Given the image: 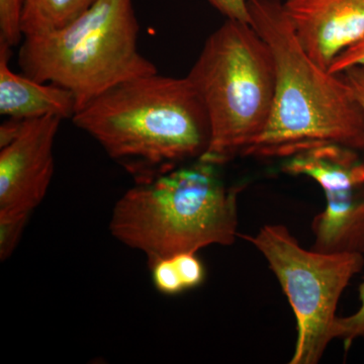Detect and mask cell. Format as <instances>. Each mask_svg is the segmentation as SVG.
<instances>
[{
	"instance_id": "6da1fadb",
	"label": "cell",
	"mask_w": 364,
	"mask_h": 364,
	"mask_svg": "<svg viewBox=\"0 0 364 364\" xmlns=\"http://www.w3.org/2000/svg\"><path fill=\"white\" fill-rule=\"evenodd\" d=\"M72 122L135 183L200 159L210 145L207 111L186 76L156 72L124 81L79 109Z\"/></svg>"
},
{
	"instance_id": "7a4b0ae2",
	"label": "cell",
	"mask_w": 364,
	"mask_h": 364,
	"mask_svg": "<svg viewBox=\"0 0 364 364\" xmlns=\"http://www.w3.org/2000/svg\"><path fill=\"white\" fill-rule=\"evenodd\" d=\"M251 25L269 46L277 83L265 130L242 156L289 158L335 144L364 151V109L343 75L305 51L280 0H249Z\"/></svg>"
},
{
	"instance_id": "3957f363",
	"label": "cell",
	"mask_w": 364,
	"mask_h": 364,
	"mask_svg": "<svg viewBox=\"0 0 364 364\" xmlns=\"http://www.w3.org/2000/svg\"><path fill=\"white\" fill-rule=\"evenodd\" d=\"M219 165L195 160L139 182L114 205L109 230L148 262L208 246L231 245L239 236L240 186L228 188Z\"/></svg>"
},
{
	"instance_id": "277c9868",
	"label": "cell",
	"mask_w": 364,
	"mask_h": 364,
	"mask_svg": "<svg viewBox=\"0 0 364 364\" xmlns=\"http://www.w3.org/2000/svg\"><path fill=\"white\" fill-rule=\"evenodd\" d=\"M133 0H97L68 25L21 43L23 73L74 95L76 112L124 81L156 73L138 47Z\"/></svg>"
},
{
	"instance_id": "5b68a950",
	"label": "cell",
	"mask_w": 364,
	"mask_h": 364,
	"mask_svg": "<svg viewBox=\"0 0 364 364\" xmlns=\"http://www.w3.org/2000/svg\"><path fill=\"white\" fill-rule=\"evenodd\" d=\"M186 77L210 127L200 159L222 166L243 154L267 128L277 71L272 50L251 23L226 20L205 41Z\"/></svg>"
},
{
	"instance_id": "8992f818",
	"label": "cell",
	"mask_w": 364,
	"mask_h": 364,
	"mask_svg": "<svg viewBox=\"0 0 364 364\" xmlns=\"http://www.w3.org/2000/svg\"><path fill=\"white\" fill-rule=\"evenodd\" d=\"M267 258L296 316L298 339L291 364H316L332 341L340 296L364 267V254L306 250L282 225L241 235Z\"/></svg>"
},
{
	"instance_id": "52a82bcc",
	"label": "cell",
	"mask_w": 364,
	"mask_h": 364,
	"mask_svg": "<svg viewBox=\"0 0 364 364\" xmlns=\"http://www.w3.org/2000/svg\"><path fill=\"white\" fill-rule=\"evenodd\" d=\"M58 117L26 119L11 142L0 148V219L31 217L47 195L55 171Z\"/></svg>"
},
{
	"instance_id": "ba28073f",
	"label": "cell",
	"mask_w": 364,
	"mask_h": 364,
	"mask_svg": "<svg viewBox=\"0 0 364 364\" xmlns=\"http://www.w3.org/2000/svg\"><path fill=\"white\" fill-rule=\"evenodd\" d=\"M284 6L299 43L322 68L364 36V0H287Z\"/></svg>"
},
{
	"instance_id": "9c48e42d",
	"label": "cell",
	"mask_w": 364,
	"mask_h": 364,
	"mask_svg": "<svg viewBox=\"0 0 364 364\" xmlns=\"http://www.w3.org/2000/svg\"><path fill=\"white\" fill-rule=\"evenodd\" d=\"M11 48L0 41V114L21 121L49 116L72 119L76 102L70 91L11 70Z\"/></svg>"
},
{
	"instance_id": "30bf717a",
	"label": "cell",
	"mask_w": 364,
	"mask_h": 364,
	"mask_svg": "<svg viewBox=\"0 0 364 364\" xmlns=\"http://www.w3.org/2000/svg\"><path fill=\"white\" fill-rule=\"evenodd\" d=\"M363 188L337 186L324 189L326 208L314 219L313 250L323 253L364 254Z\"/></svg>"
},
{
	"instance_id": "8fae6325",
	"label": "cell",
	"mask_w": 364,
	"mask_h": 364,
	"mask_svg": "<svg viewBox=\"0 0 364 364\" xmlns=\"http://www.w3.org/2000/svg\"><path fill=\"white\" fill-rule=\"evenodd\" d=\"M358 151L328 144L287 158L282 171L291 176H306L324 189L337 186H364V163Z\"/></svg>"
},
{
	"instance_id": "7c38bea8",
	"label": "cell",
	"mask_w": 364,
	"mask_h": 364,
	"mask_svg": "<svg viewBox=\"0 0 364 364\" xmlns=\"http://www.w3.org/2000/svg\"><path fill=\"white\" fill-rule=\"evenodd\" d=\"M97 0H23L21 32L40 35L59 30L85 14Z\"/></svg>"
},
{
	"instance_id": "4fadbf2b",
	"label": "cell",
	"mask_w": 364,
	"mask_h": 364,
	"mask_svg": "<svg viewBox=\"0 0 364 364\" xmlns=\"http://www.w3.org/2000/svg\"><path fill=\"white\" fill-rule=\"evenodd\" d=\"M23 0H0V41L11 47L21 45Z\"/></svg>"
},
{
	"instance_id": "5bb4252c",
	"label": "cell",
	"mask_w": 364,
	"mask_h": 364,
	"mask_svg": "<svg viewBox=\"0 0 364 364\" xmlns=\"http://www.w3.org/2000/svg\"><path fill=\"white\" fill-rule=\"evenodd\" d=\"M360 306L348 317L336 318L332 329V338L344 342V348L348 349L356 339H364V279L359 287Z\"/></svg>"
},
{
	"instance_id": "9a60e30c",
	"label": "cell",
	"mask_w": 364,
	"mask_h": 364,
	"mask_svg": "<svg viewBox=\"0 0 364 364\" xmlns=\"http://www.w3.org/2000/svg\"><path fill=\"white\" fill-rule=\"evenodd\" d=\"M186 291L200 287L205 279V268L196 252H183L171 255Z\"/></svg>"
},
{
	"instance_id": "2e32d148",
	"label": "cell",
	"mask_w": 364,
	"mask_h": 364,
	"mask_svg": "<svg viewBox=\"0 0 364 364\" xmlns=\"http://www.w3.org/2000/svg\"><path fill=\"white\" fill-rule=\"evenodd\" d=\"M28 217L4 218L0 219V258L6 261L13 255L14 249L28 224Z\"/></svg>"
},
{
	"instance_id": "e0dca14e",
	"label": "cell",
	"mask_w": 364,
	"mask_h": 364,
	"mask_svg": "<svg viewBox=\"0 0 364 364\" xmlns=\"http://www.w3.org/2000/svg\"><path fill=\"white\" fill-rule=\"evenodd\" d=\"M355 66L364 67V36L355 44L350 46L348 49L338 55L328 70L339 75L347 69Z\"/></svg>"
},
{
	"instance_id": "ac0fdd59",
	"label": "cell",
	"mask_w": 364,
	"mask_h": 364,
	"mask_svg": "<svg viewBox=\"0 0 364 364\" xmlns=\"http://www.w3.org/2000/svg\"><path fill=\"white\" fill-rule=\"evenodd\" d=\"M227 20L251 23L249 0H208Z\"/></svg>"
},
{
	"instance_id": "d6986e66",
	"label": "cell",
	"mask_w": 364,
	"mask_h": 364,
	"mask_svg": "<svg viewBox=\"0 0 364 364\" xmlns=\"http://www.w3.org/2000/svg\"><path fill=\"white\" fill-rule=\"evenodd\" d=\"M341 75L349 83L354 95L364 109V67L355 66L347 69Z\"/></svg>"
}]
</instances>
